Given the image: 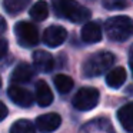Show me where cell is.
<instances>
[{"instance_id":"obj_1","label":"cell","mask_w":133,"mask_h":133,"mask_svg":"<svg viewBox=\"0 0 133 133\" xmlns=\"http://www.w3.org/2000/svg\"><path fill=\"white\" fill-rule=\"evenodd\" d=\"M113 63H115V55L106 50H102V52L93 53L92 56H89L84 60L82 70L86 77H97L109 72Z\"/></svg>"},{"instance_id":"obj_2","label":"cell","mask_w":133,"mask_h":133,"mask_svg":"<svg viewBox=\"0 0 133 133\" xmlns=\"http://www.w3.org/2000/svg\"><path fill=\"white\" fill-rule=\"evenodd\" d=\"M55 10L60 17H66L73 23H83L90 19V12L87 7L82 6L76 0H56Z\"/></svg>"},{"instance_id":"obj_3","label":"cell","mask_w":133,"mask_h":133,"mask_svg":"<svg viewBox=\"0 0 133 133\" xmlns=\"http://www.w3.org/2000/svg\"><path fill=\"white\" fill-rule=\"evenodd\" d=\"M104 30L113 42H124L132 35V20L127 16H115L106 20Z\"/></svg>"},{"instance_id":"obj_4","label":"cell","mask_w":133,"mask_h":133,"mask_svg":"<svg viewBox=\"0 0 133 133\" xmlns=\"http://www.w3.org/2000/svg\"><path fill=\"white\" fill-rule=\"evenodd\" d=\"M99 99H100V93H99L97 89H95V87H82L75 95L72 103L77 110L87 112V110H92L93 107L97 106Z\"/></svg>"},{"instance_id":"obj_5","label":"cell","mask_w":133,"mask_h":133,"mask_svg":"<svg viewBox=\"0 0 133 133\" xmlns=\"http://www.w3.org/2000/svg\"><path fill=\"white\" fill-rule=\"evenodd\" d=\"M15 33L17 42L23 47H32L39 43V32L29 22H19L15 26Z\"/></svg>"},{"instance_id":"obj_6","label":"cell","mask_w":133,"mask_h":133,"mask_svg":"<svg viewBox=\"0 0 133 133\" xmlns=\"http://www.w3.org/2000/svg\"><path fill=\"white\" fill-rule=\"evenodd\" d=\"M67 37V32L64 27L59 26V24H52L49 26L43 33V42L46 46L49 47H57L64 43Z\"/></svg>"},{"instance_id":"obj_7","label":"cell","mask_w":133,"mask_h":133,"mask_svg":"<svg viewBox=\"0 0 133 133\" xmlns=\"http://www.w3.org/2000/svg\"><path fill=\"white\" fill-rule=\"evenodd\" d=\"M60 124H62V117L57 113H46V115L39 116L37 120H36V127L42 133L55 132L56 129H59Z\"/></svg>"},{"instance_id":"obj_8","label":"cell","mask_w":133,"mask_h":133,"mask_svg":"<svg viewBox=\"0 0 133 133\" xmlns=\"http://www.w3.org/2000/svg\"><path fill=\"white\" fill-rule=\"evenodd\" d=\"M7 93H9L10 100L22 107H30L33 104V100H35L32 93L20 86H10Z\"/></svg>"},{"instance_id":"obj_9","label":"cell","mask_w":133,"mask_h":133,"mask_svg":"<svg viewBox=\"0 0 133 133\" xmlns=\"http://www.w3.org/2000/svg\"><path fill=\"white\" fill-rule=\"evenodd\" d=\"M33 63L37 70L43 73H49L55 67V59L50 53L44 52V50H36L33 53Z\"/></svg>"},{"instance_id":"obj_10","label":"cell","mask_w":133,"mask_h":133,"mask_svg":"<svg viewBox=\"0 0 133 133\" xmlns=\"http://www.w3.org/2000/svg\"><path fill=\"white\" fill-rule=\"evenodd\" d=\"M80 35L84 43H89V44L97 43V42L102 40V27L96 22H87L82 27Z\"/></svg>"},{"instance_id":"obj_11","label":"cell","mask_w":133,"mask_h":133,"mask_svg":"<svg viewBox=\"0 0 133 133\" xmlns=\"http://www.w3.org/2000/svg\"><path fill=\"white\" fill-rule=\"evenodd\" d=\"M80 133H115L113 127L106 119H96L82 127Z\"/></svg>"},{"instance_id":"obj_12","label":"cell","mask_w":133,"mask_h":133,"mask_svg":"<svg viewBox=\"0 0 133 133\" xmlns=\"http://www.w3.org/2000/svg\"><path fill=\"white\" fill-rule=\"evenodd\" d=\"M36 102L43 107L49 106L53 102V93L50 90L49 84L44 80H40L36 83Z\"/></svg>"},{"instance_id":"obj_13","label":"cell","mask_w":133,"mask_h":133,"mask_svg":"<svg viewBox=\"0 0 133 133\" xmlns=\"http://www.w3.org/2000/svg\"><path fill=\"white\" fill-rule=\"evenodd\" d=\"M117 119L127 133L133 132V104L127 103L117 110Z\"/></svg>"},{"instance_id":"obj_14","label":"cell","mask_w":133,"mask_h":133,"mask_svg":"<svg viewBox=\"0 0 133 133\" xmlns=\"http://www.w3.org/2000/svg\"><path fill=\"white\" fill-rule=\"evenodd\" d=\"M126 70L123 69V67H115V69L109 70V73H107L106 76V83L109 87H112V89H119V87H122V84L126 82Z\"/></svg>"},{"instance_id":"obj_15","label":"cell","mask_w":133,"mask_h":133,"mask_svg":"<svg viewBox=\"0 0 133 133\" xmlns=\"http://www.w3.org/2000/svg\"><path fill=\"white\" fill-rule=\"evenodd\" d=\"M33 77V69L26 63H20L16 66V69L12 73V82L13 83H26Z\"/></svg>"},{"instance_id":"obj_16","label":"cell","mask_w":133,"mask_h":133,"mask_svg":"<svg viewBox=\"0 0 133 133\" xmlns=\"http://www.w3.org/2000/svg\"><path fill=\"white\" fill-rule=\"evenodd\" d=\"M30 16L37 22L46 20L47 16H49V7H47V3L43 2V0H39L37 3L33 4L32 9H30Z\"/></svg>"},{"instance_id":"obj_17","label":"cell","mask_w":133,"mask_h":133,"mask_svg":"<svg viewBox=\"0 0 133 133\" xmlns=\"http://www.w3.org/2000/svg\"><path fill=\"white\" fill-rule=\"evenodd\" d=\"M73 79L66 75H56L55 76V86L59 93H69L73 89Z\"/></svg>"},{"instance_id":"obj_18","label":"cell","mask_w":133,"mask_h":133,"mask_svg":"<svg viewBox=\"0 0 133 133\" xmlns=\"http://www.w3.org/2000/svg\"><path fill=\"white\" fill-rule=\"evenodd\" d=\"M10 133H36V129H35V124L30 120L20 119V120L15 122L12 124Z\"/></svg>"},{"instance_id":"obj_19","label":"cell","mask_w":133,"mask_h":133,"mask_svg":"<svg viewBox=\"0 0 133 133\" xmlns=\"http://www.w3.org/2000/svg\"><path fill=\"white\" fill-rule=\"evenodd\" d=\"M29 3H30V0H4L3 4H4L6 12H9L10 15H15V13L24 10Z\"/></svg>"},{"instance_id":"obj_20","label":"cell","mask_w":133,"mask_h":133,"mask_svg":"<svg viewBox=\"0 0 133 133\" xmlns=\"http://www.w3.org/2000/svg\"><path fill=\"white\" fill-rule=\"evenodd\" d=\"M102 3L107 10H122L127 7V0H102Z\"/></svg>"},{"instance_id":"obj_21","label":"cell","mask_w":133,"mask_h":133,"mask_svg":"<svg viewBox=\"0 0 133 133\" xmlns=\"http://www.w3.org/2000/svg\"><path fill=\"white\" fill-rule=\"evenodd\" d=\"M7 47H9L7 42L4 40V39L0 37V59H3V57H4V55L7 53Z\"/></svg>"},{"instance_id":"obj_22","label":"cell","mask_w":133,"mask_h":133,"mask_svg":"<svg viewBox=\"0 0 133 133\" xmlns=\"http://www.w3.org/2000/svg\"><path fill=\"white\" fill-rule=\"evenodd\" d=\"M7 113H9V110H7L6 104H4L3 102H0V122H2V120H4V119H6Z\"/></svg>"},{"instance_id":"obj_23","label":"cell","mask_w":133,"mask_h":133,"mask_svg":"<svg viewBox=\"0 0 133 133\" xmlns=\"http://www.w3.org/2000/svg\"><path fill=\"white\" fill-rule=\"evenodd\" d=\"M6 20L3 19V16H0V35H3L6 32Z\"/></svg>"},{"instance_id":"obj_24","label":"cell","mask_w":133,"mask_h":133,"mask_svg":"<svg viewBox=\"0 0 133 133\" xmlns=\"http://www.w3.org/2000/svg\"><path fill=\"white\" fill-rule=\"evenodd\" d=\"M0 86H2V77H0Z\"/></svg>"}]
</instances>
